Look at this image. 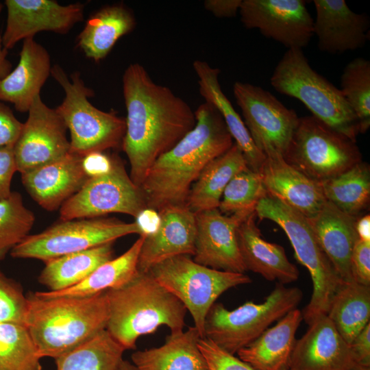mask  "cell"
I'll use <instances>...</instances> for the list:
<instances>
[{
    "label": "cell",
    "mask_w": 370,
    "mask_h": 370,
    "mask_svg": "<svg viewBox=\"0 0 370 370\" xmlns=\"http://www.w3.org/2000/svg\"><path fill=\"white\" fill-rule=\"evenodd\" d=\"M247 169L241 149L234 143L204 169L190 188L186 206L194 213L218 208L227 184L236 174Z\"/></svg>",
    "instance_id": "cell-30"
},
{
    "label": "cell",
    "mask_w": 370,
    "mask_h": 370,
    "mask_svg": "<svg viewBox=\"0 0 370 370\" xmlns=\"http://www.w3.org/2000/svg\"><path fill=\"white\" fill-rule=\"evenodd\" d=\"M27 299L21 286L0 270V322L25 325Z\"/></svg>",
    "instance_id": "cell-40"
},
{
    "label": "cell",
    "mask_w": 370,
    "mask_h": 370,
    "mask_svg": "<svg viewBox=\"0 0 370 370\" xmlns=\"http://www.w3.org/2000/svg\"><path fill=\"white\" fill-rule=\"evenodd\" d=\"M344 370H370V367H366L356 362H353Z\"/></svg>",
    "instance_id": "cell-52"
},
{
    "label": "cell",
    "mask_w": 370,
    "mask_h": 370,
    "mask_svg": "<svg viewBox=\"0 0 370 370\" xmlns=\"http://www.w3.org/2000/svg\"><path fill=\"white\" fill-rule=\"evenodd\" d=\"M134 234H141L135 221L126 223L100 217L61 221L40 233L28 235L10 254L14 258H32L45 262Z\"/></svg>",
    "instance_id": "cell-11"
},
{
    "label": "cell",
    "mask_w": 370,
    "mask_h": 370,
    "mask_svg": "<svg viewBox=\"0 0 370 370\" xmlns=\"http://www.w3.org/2000/svg\"><path fill=\"white\" fill-rule=\"evenodd\" d=\"M146 208L140 187L134 183L121 159L114 154L111 169L89 177L81 189L62 205L60 219H92L110 213L136 218Z\"/></svg>",
    "instance_id": "cell-12"
},
{
    "label": "cell",
    "mask_w": 370,
    "mask_h": 370,
    "mask_svg": "<svg viewBox=\"0 0 370 370\" xmlns=\"http://www.w3.org/2000/svg\"><path fill=\"white\" fill-rule=\"evenodd\" d=\"M23 125V123L16 119L12 110L0 102V147L14 145Z\"/></svg>",
    "instance_id": "cell-44"
},
{
    "label": "cell",
    "mask_w": 370,
    "mask_h": 370,
    "mask_svg": "<svg viewBox=\"0 0 370 370\" xmlns=\"http://www.w3.org/2000/svg\"><path fill=\"white\" fill-rule=\"evenodd\" d=\"M356 230L359 238L370 241V217L369 214L361 216L357 219Z\"/></svg>",
    "instance_id": "cell-50"
},
{
    "label": "cell",
    "mask_w": 370,
    "mask_h": 370,
    "mask_svg": "<svg viewBox=\"0 0 370 370\" xmlns=\"http://www.w3.org/2000/svg\"><path fill=\"white\" fill-rule=\"evenodd\" d=\"M302 320L301 311L293 309L239 350L238 357L255 370H288L295 334Z\"/></svg>",
    "instance_id": "cell-26"
},
{
    "label": "cell",
    "mask_w": 370,
    "mask_h": 370,
    "mask_svg": "<svg viewBox=\"0 0 370 370\" xmlns=\"http://www.w3.org/2000/svg\"><path fill=\"white\" fill-rule=\"evenodd\" d=\"M113 243H108L45 262L38 282L51 292L76 285L98 267L113 258Z\"/></svg>",
    "instance_id": "cell-32"
},
{
    "label": "cell",
    "mask_w": 370,
    "mask_h": 370,
    "mask_svg": "<svg viewBox=\"0 0 370 370\" xmlns=\"http://www.w3.org/2000/svg\"><path fill=\"white\" fill-rule=\"evenodd\" d=\"M259 173L267 193L306 217L316 214L326 201L321 182L297 170L282 156L266 157Z\"/></svg>",
    "instance_id": "cell-22"
},
{
    "label": "cell",
    "mask_w": 370,
    "mask_h": 370,
    "mask_svg": "<svg viewBox=\"0 0 370 370\" xmlns=\"http://www.w3.org/2000/svg\"><path fill=\"white\" fill-rule=\"evenodd\" d=\"M340 89L356 114L360 134L370 126V62L356 58L344 68Z\"/></svg>",
    "instance_id": "cell-37"
},
{
    "label": "cell",
    "mask_w": 370,
    "mask_h": 370,
    "mask_svg": "<svg viewBox=\"0 0 370 370\" xmlns=\"http://www.w3.org/2000/svg\"><path fill=\"white\" fill-rule=\"evenodd\" d=\"M195 115V127L155 161L140 186L147 208L158 212L186 205L204 169L233 145L223 119L212 104L204 102Z\"/></svg>",
    "instance_id": "cell-2"
},
{
    "label": "cell",
    "mask_w": 370,
    "mask_h": 370,
    "mask_svg": "<svg viewBox=\"0 0 370 370\" xmlns=\"http://www.w3.org/2000/svg\"><path fill=\"white\" fill-rule=\"evenodd\" d=\"M136 26L133 12L123 3L102 7L93 13L77 38V45L86 58L99 62L110 52L119 39Z\"/></svg>",
    "instance_id": "cell-28"
},
{
    "label": "cell",
    "mask_w": 370,
    "mask_h": 370,
    "mask_svg": "<svg viewBox=\"0 0 370 370\" xmlns=\"http://www.w3.org/2000/svg\"><path fill=\"white\" fill-rule=\"evenodd\" d=\"M267 194L260 173L247 169L236 174L227 184L218 210L228 215L241 212H253Z\"/></svg>",
    "instance_id": "cell-39"
},
{
    "label": "cell",
    "mask_w": 370,
    "mask_h": 370,
    "mask_svg": "<svg viewBox=\"0 0 370 370\" xmlns=\"http://www.w3.org/2000/svg\"><path fill=\"white\" fill-rule=\"evenodd\" d=\"M241 21L288 49H303L314 36V19L304 0H242Z\"/></svg>",
    "instance_id": "cell-15"
},
{
    "label": "cell",
    "mask_w": 370,
    "mask_h": 370,
    "mask_svg": "<svg viewBox=\"0 0 370 370\" xmlns=\"http://www.w3.org/2000/svg\"><path fill=\"white\" fill-rule=\"evenodd\" d=\"M326 201L341 212L358 219L369 208V165L360 161L341 174L320 182Z\"/></svg>",
    "instance_id": "cell-34"
},
{
    "label": "cell",
    "mask_w": 370,
    "mask_h": 370,
    "mask_svg": "<svg viewBox=\"0 0 370 370\" xmlns=\"http://www.w3.org/2000/svg\"><path fill=\"white\" fill-rule=\"evenodd\" d=\"M242 0H206L204 5L206 10L219 18H230L239 11Z\"/></svg>",
    "instance_id": "cell-47"
},
{
    "label": "cell",
    "mask_w": 370,
    "mask_h": 370,
    "mask_svg": "<svg viewBox=\"0 0 370 370\" xmlns=\"http://www.w3.org/2000/svg\"><path fill=\"white\" fill-rule=\"evenodd\" d=\"M283 158L310 178L322 182L362 161V153L356 142L306 116L299 118Z\"/></svg>",
    "instance_id": "cell-10"
},
{
    "label": "cell",
    "mask_w": 370,
    "mask_h": 370,
    "mask_svg": "<svg viewBox=\"0 0 370 370\" xmlns=\"http://www.w3.org/2000/svg\"><path fill=\"white\" fill-rule=\"evenodd\" d=\"M198 347L205 358L206 370H255L238 357L221 349L206 338H199Z\"/></svg>",
    "instance_id": "cell-41"
},
{
    "label": "cell",
    "mask_w": 370,
    "mask_h": 370,
    "mask_svg": "<svg viewBox=\"0 0 370 370\" xmlns=\"http://www.w3.org/2000/svg\"><path fill=\"white\" fill-rule=\"evenodd\" d=\"M25 325L38 356L56 358L106 330V291L85 297H27Z\"/></svg>",
    "instance_id": "cell-3"
},
{
    "label": "cell",
    "mask_w": 370,
    "mask_h": 370,
    "mask_svg": "<svg viewBox=\"0 0 370 370\" xmlns=\"http://www.w3.org/2000/svg\"><path fill=\"white\" fill-rule=\"evenodd\" d=\"M89 178L83 156L69 153L55 162L21 174L29 196L47 211L56 210L78 192Z\"/></svg>",
    "instance_id": "cell-20"
},
{
    "label": "cell",
    "mask_w": 370,
    "mask_h": 370,
    "mask_svg": "<svg viewBox=\"0 0 370 370\" xmlns=\"http://www.w3.org/2000/svg\"><path fill=\"white\" fill-rule=\"evenodd\" d=\"M51 75L65 93L56 110L70 132V153L84 156L121 147L125 119L113 110L105 112L94 106L88 100L93 90L85 85L79 72L69 77L59 64H54Z\"/></svg>",
    "instance_id": "cell-7"
},
{
    "label": "cell",
    "mask_w": 370,
    "mask_h": 370,
    "mask_svg": "<svg viewBox=\"0 0 370 370\" xmlns=\"http://www.w3.org/2000/svg\"><path fill=\"white\" fill-rule=\"evenodd\" d=\"M6 26L2 45L9 50L20 40L40 32L68 33L84 19V4L63 5L54 0H5Z\"/></svg>",
    "instance_id": "cell-16"
},
{
    "label": "cell",
    "mask_w": 370,
    "mask_h": 370,
    "mask_svg": "<svg viewBox=\"0 0 370 370\" xmlns=\"http://www.w3.org/2000/svg\"><path fill=\"white\" fill-rule=\"evenodd\" d=\"M148 273L184 305L201 338L206 316L218 297L230 288L251 282L245 273L214 269L187 255L162 261Z\"/></svg>",
    "instance_id": "cell-9"
},
{
    "label": "cell",
    "mask_w": 370,
    "mask_h": 370,
    "mask_svg": "<svg viewBox=\"0 0 370 370\" xmlns=\"http://www.w3.org/2000/svg\"><path fill=\"white\" fill-rule=\"evenodd\" d=\"M158 212L160 225L156 232L145 236L140 248L138 270L142 272L171 258L193 256L195 253V213L186 205L167 207Z\"/></svg>",
    "instance_id": "cell-19"
},
{
    "label": "cell",
    "mask_w": 370,
    "mask_h": 370,
    "mask_svg": "<svg viewBox=\"0 0 370 370\" xmlns=\"http://www.w3.org/2000/svg\"><path fill=\"white\" fill-rule=\"evenodd\" d=\"M199 338L195 326L171 332L162 345L134 352L132 363L140 370H206Z\"/></svg>",
    "instance_id": "cell-29"
},
{
    "label": "cell",
    "mask_w": 370,
    "mask_h": 370,
    "mask_svg": "<svg viewBox=\"0 0 370 370\" xmlns=\"http://www.w3.org/2000/svg\"><path fill=\"white\" fill-rule=\"evenodd\" d=\"M233 92L256 147L266 157H283L298 124L297 113L270 92L249 83L236 82Z\"/></svg>",
    "instance_id": "cell-13"
},
{
    "label": "cell",
    "mask_w": 370,
    "mask_h": 370,
    "mask_svg": "<svg viewBox=\"0 0 370 370\" xmlns=\"http://www.w3.org/2000/svg\"><path fill=\"white\" fill-rule=\"evenodd\" d=\"M40 359L24 324L0 322V370H42Z\"/></svg>",
    "instance_id": "cell-36"
},
{
    "label": "cell",
    "mask_w": 370,
    "mask_h": 370,
    "mask_svg": "<svg viewBox=\"0 0 370 370\" xmlns=\"http://www.w3.org/2000/svg\"><path fill=\"white\" fill-rule=\"evenodd\" d=\"M27 113L14 145L16 169L21 174L58 160L70 153L68 130L56 108L47 106L40 95L35 98Z\"/></svg>",
    "instance_id": "cell-14"
},
{
    "label": "cell",
    "mask_w": 370,
    "mask_h": 370,
    "mask_svg": "<svg viewBox=\"0 0 370 370\" xmlns=\"http://www.w3.org/2000/svg\"><path fill=\"white\" fill-rule=\"evenodd\" d=\"M141 234L149 236L157 231L160 225L159 212L153 209L146 208L135 218Z\"/></svg>",
    "instance_id": "cell-48"
},
{
    "label": "cell",
    "mask_w": 370,
    "mask_h": 370,
    "mask_svg": "<svg viewBox=\"0 0 370 370\" xmlns=\"http://www.w3.org/2000/svg\"><path fill=\"white\" fill-rule=\"evenodd\" d=\"M308 326L296 340L288 370H344L354 362L349 345L326 314Z\"/></svg>",
    "instance_id": "cell-21"
},
{
    "label": "cell",
    "mask_w": 370,
    "mask_h": 370,
    "mask_svg": "<svg viewBox=\"0 0 370 370\" xmlns=\"http://www.w3.org/2000/svg\"><path fill=\"white\" fill-rule=\"evenodd\" d=\"M193 65L198 77L201 95L221 114L235 144L241 149L249 168L259 173L266 156L256 147L243 121L223 93L219 81L220 70L201 60H195Z\"/></svg>",
    "instance_id": "cell-27"
},
{
    "label": "cell",
    "mask_w": 370,
    "mask_h": 370,
    "mask_svg": "<svg viewBox=\"0 0 370 370\" xmlns=\"http://www.w3.org/2000/svg\"><path fill=\"white\" fill-rule=\"evenodd\" d=\"M256 217V212H252L237 230L238 247L246 270L282 284L297 281L299 275L297 267L289 261L282 246L262 238Z\"/></svg>",
    "instance_id": "cell-25"
},
{
    "label": "cell",
    "mask_w": 370,
    "mask_h": 370,
    "mask_svg": "<svg viewBox=\"0 0 370 370\" xmlns=\"http://www.w3.org/2000/svg\"><path fill=\"white\" fill-rule=\"evenodd\" d=\"M317 243L344 282H352L350 260L359 239L357 218L326 201L314 216L306 217Z\"/></svg>",
    "instance_id": "cell-24"
},
{
    "label": "cell",
    "mask_w": 370,
    "mask_h": 370,
    "mask_svg": "<svg viewBox=\"0 0 370 370\" xmlns=\"http://www.w3.org/2000/svg\"><path fill=\"white\" fill-rule=\"evenodd\" d=\"M117 370H140L137 367H136L133 363L123 360L120 363Z\"/></svg>",
    "instance_id": "cell-51"
},
{
    "label": "cell",
    "mask_w": 370,
    "mask_h": 370,
    "mask_svg": "<svg viewBox=\"0 0 370 370\" xmlns=\"http://www.w3.org/2000/svg\"><path fill=\"white\" fill-rule=\"evenodd\" d=\"M122 82L127 116L121 148L140 187L155 161L195 127L196 118L183 99L155 83L139 63L126 68Z\"/></svg>",
    "instance_id": "cell-1"
},
{
    "label": "cell",
    "mask_w": 370,
    "mask_h": 370,
    "mask_svg": "<svg viewBox=\"0 0 370 370\" xmlns=\"http://www.w3.org/2000/svg\"><path fill=\"white\" fill-rule=\"evenodd\" d=\"M3 9V4L0 2V15ZM8 51L5 50L2 45V38L0 34V79L5 77L10 73L11 63L7 59Z\"/></svg>",
    "instance_id": "cell-49"
},
{
    "label": "cell",
    "mask_w": 370,
    "mask_h": 370,
    "mask_svg": "<svg viewBox=\"0 0 370 370\" xmlns=\"http://www.w3.org/2000/svg\"><path fill=\"white\" fill-rule=\"evenodd\" d=\"M251 213L223 215L218 208L195 213L193 260L217 270L245 273L247 270L238 247L237 230Z\"/></svg>",
    "instance_id": "cell-17"
},
{
    "label": "cell",
    "mask_w": 370,
    "mask_h": 370,
    "mask_svg": "<svg viewBox=\"0 0 370 370\" xmlns=\"http://www.w3.org/2000/svg\"><path fill=\"white\" fill-rule=\"evenodd\" d=\"M313 32L320 51L330 54L354 51L369 39L370 19L353 12L344 0H314Z\"/></svg>",
    "instance_id": "cell-18"
},
{
    "label": "cell",
    "mask_w": 370,
    "mask_h": 370,
    "mask_svg": "<svg viewBox=\"0 0 370 370\" xmlns=\"http://www.w3.org/2000/svg\"><path fill=\"white\" fill-rule=\"evenodd\" d=\"M349 347L354 362L370 367V323L353 339Z\"/></svg>",
    "instance_id": "cell-45"
},
{
    "label": "cell",
    "mask_w": 370,
    "mask_h": 370,
    "mask_svg": "<svg viewBox=\"0 0 370 370\" xmlns=\"http://www.w3.org/2000/svg\"><path fill=\"white\" fill-rule=\"evenodd\" d=\"M302 291L277 283L263 302L248 301L234 310L215 302L204 321V337L235 355L262 334L274 322L297 308Z\"/></svg>",
    "instance_id": "cell-8"
},
{
    "label": "cell",
    "mask_w": 370,
    "mask_h": 370,
    "mask_svg": "<svg viewBox=\"0 0 370 370\" xmlns=\"http://www.w3.org/2000/svg\"><path fill=\"white\" fill-rule=\"evenodd\" d=\"M35 216L25 207L18 192L0 201V261L28 235L34 224Z\"/></svg>",
    "instance_id": "cell-38"
},
{
    "label": "cell",
    "mask_w": 370,
    "mask_h": 370,
    "mask_svg": "<svg viewBox=\"0 0 370 370\" xmlns=\"http://www.w3.org/2000/svg\"><path fill=\"white\" fill-rule=\"evenodd\" d=\"M145 236L140 235L125 252L102 264L76 285L59 291H38L35 293L42 297H85L121 287L138 271L139 254Z\"/></svg>",
    "instance_id": "cell-31"
},
{
    "label": "cell",
    "mask_w": 370,
    "mask_h": 370,
    "mask_svg": "<svg viewBox=\"0 0 370 370\" xmlns=\"http://www.w3.org/2000/svg\"><path fill=\"white\" fill-rule=\"evenodd\" d=\"M106 295V330L125 350L134 349L140 336L153 334L161 325L171 332L184 330L186 307L148 272L138 270L130 282Z\"/></svg>",
    "instance_id": "cell-4"
},
{
    "label": "cell",
    "mask_w": 370,
    "mask_h": 370,
    "mask_svg": "<svg viewBox=\"0 0 370 370\" xmlns=\"http://www.w3.org/2000/svg\"><path fill=\"white\" fill-rule=\"evenodd\" d=\"M125 349L106 330L55 358L56 370H117Z\"/></svg>",
    "instance_id": "cell-35"
},
{
    "label": "cell",
    "mask_w": 370,
    "mask_h": 370,
    "mask_svg": "<svg viewBox=\"0 0 370 370\" xmlns=\"http://www.w3.org/2000/svg\"><path fill=\"white\" fill-rule=\"evenodd\" d=\"M17 66L0 79V102L12 103L20 112H27L51 75V58L47 50L34 38L23 40Z\"/></svg>",
    "instance_id": "cell-23"
},
{
    "label": "cell",
    "mask_w": 370,
    "mask_h": 370,
    "mask_svg": "<svg viewBox=\"0 0 370 370\" xmlns=\"http://www.w3.org/2000/svg\"><path fill=\"white\" fill-rule=\"evenodd\" d=\"M256 217L278 224L288 236L298 262L309 271L312 293L302 312L309 325L316 317L326 314L336 291L344 282L317 243L307 219L278 198L267 194L256 207Z\"/></svg>",
    "instance_id": "cell-6"
},
{
    "label": "cell",
    "mask_w": 370,
    "mask_h": 370,
    "mask_svg": "<svg viewBox=\"0 0 370 370\" xmlns=\"http://www.w3.org/2000/svg\"><path fill=\"white\" fill-rule=\"evenodd\" d=\"M279 93L300 101L313 116L356 142L358 119L341 90L310 65L301 49L284 53L270 78Z\"/></svg>",
    "instance_id": "cell-5"
},
{
    "label": "cell",
    "mask_w": 370,
    "mask_h": 370,
    "mask_svg": "<svg viewBox=\"0 0 370 370\" xmlns=\"http://www.w3.org/2000/svg\"><path fill=\"white\" fill-rule=\"evenodd\" d=\"M350 267L353 281L370 286L369 240H358L352 253Z\"/></svg>",
    "instance_id": "cell-42"
},
{
    "label": "cell",
    "mask_w": 370,
    "mask_h": 370,
    "mask_svg": "<svg viewBox=\"0 0 370 370\" xmlns=\"http://www.w3.org/2000/svg\"><path fill=\"white\" fill-rule=\"evenodd\" d=\"M113 155L96 151L83 156V165L89 177L108 173L112 165Z\"/></svg>",
    "instance_id": "cell-46"
},
{
    "label": "cell",
    "mask_w": 370,
    "mask_h": 370,
    "mask_svg": "<svg viewBox=\"0 0 370 370\" xmlns=\"http://www.w3.org/2000/svg\"><path fill=\"white\" fill-rule=\"evenodd\" d=\"M326 315L349 345L370 323V286L354 281L343 282Z\"/></svg>",
    "instance_id": "cell-33"
},
{
    "label": "cell",
    "mask_w": 370,
    "mask_h": 370,
    "mask_svg": "<svg viewBox=\"0 0 370 370\" xmlns=\"http://www.w3.org/2000/svg\"><path fill=\"white\" fill-rule=\"evenodd\" d=\"M16 171L14 145L0 147V201L11 194V182Z\"/></svg>",
    "instance_id": "cell-43"
}]
</instances>
